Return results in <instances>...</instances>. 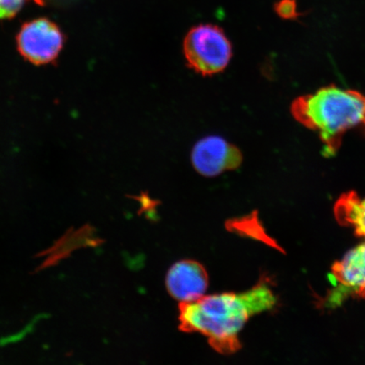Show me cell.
Returning <instances> with one entry per match:
<instances>
[{
  "instance_id": "9c48e42d",
  "label": "cell",
  "mask_w": 365,
  "mask_h": 365,
  "mask_svg": "<svg viewBox=\"0 0 365 365\" xmlns=\"http://www.w3.org/2000/svg\"><path fill=\"white\" fill-rule=\"evenodd\" d=\"M29 0H0V20H8L15 17L22 7ZM31 1L44 6V0H31Z\"/></svg>"
},
{
  "instance_id": "7a4b0ae2",
  "label": "cell",
  "mask_w": 365,
  "mask_h": 365,
  "mask_svg": "<svg viewBox=\"0 0 365 365\" xmlns=\"http://www.w3.org/2000/svg\"><path fill=\"white\" fill-rule=\"evenodd\" d=\"M297 121L317 132L325 145L326 156H334L349 131L365 136V95L359 91L324 86L300 96L291 105Z\"/></svg>"
},
{
  "instance_id": "8992f818",
  "label": "cell",
  "mask_w": 365,
  "mask_h": 365,
  "mask_svg": "<svg viewBox=\"0 0 365 365\" xmlns=\"http://www.w3.org/2000/svg\"><path fill=\"white\" fill-rule=\"evenodd\" d=\"M331 279L337 284L328 295V307H337L346 297H359L365 290V243L349 251L331 267Z\"/></svg>"
},
{
  "instance_id": "8fae6325",
  "label": "cell",
  "mask_w": 365,
  "mask_h": 365,
  "mask_svg": "<svg viewBox=\"0 0 365 365\" xmlns=\"http://www.w3.org/2000/svg\"><path fill=\"white\" fill-rule=\"evenodd\" d=\"M359 298L365 299V290L362 292V294L359 295Z\"/></svg>"
},
{
  "instance_id": "6da1fadb",
  "label": "cell",
  "mask_w": 365,
  "mask_h": 365,
  "mask_svg": "<svg viewBox=\"0 0 365 365\" xmlns=\"http://www.w3.org/2000/svg\"><path fill=\"white\" fill-rule=\"evenodd\" d=\"M277 298L271 282L262 278L243 293L202 297L180 305V330L207 336L217 353L230 355L241 349L240 332L250 318L276 307Z\"/></svg>"
},
{
  "instance_id": "52a82bcc",
  "label": "cell",
  "mask_w": 365,
  "mask_h": 365,
  "mask_svg": "<svg viewBox=\"0 0 365 365\" xmlns=\"http://www.w3.org/2000/svg\"><path fill=\"white\" fill-rule=\"evenodd\" d=\"M168 294L181 303L202 298L209 286V276L202 264L185 259L173 264L166 276Z\"/></svg>"
},
{
  "instance_id": "3957f363",
  "label": "cell",
  "mask_w": 365,
  "mask_h": 365,
  "mask_svg": "<svg viewBox=\"0 0 365 365\" xmlns=\"http://www.w3.org/2000/svg\"><path fill=\"white\" fill-rule=\"evenodd\" d=\"M182 51L187 66L202 76L225 71L232 57V45L225 31L213 24H200L186 34Z\"/></svg>"
},
{
  "instance_id": "ba28073f",
  "label": "cell",
  "mask_w": 365,
  "mask_h": 365,
  "mask_svg": "<svg viewBox=\"0 0 365 365\" xmlns=\"http://www.w3.org/2000/svg\"><path fill=\"white\" fill-rule=\"evenodd\" d=\"M335 217L339 225L352 228L354 234L365 239V198L349 191L341 195L335 205Z\"/></svg>"
},
{
  "instance_id": "30bf717a",
  "label": "cell",
  "mask_w": 365,
  "mask_h": 365,
  "mask_svg": "<svg viewBox=\"0 0 365 365\" xmlns=\"http://www.w3.org/2000/svg\"><path fill=\"white\" fill-rule=\"evenodd\" d=\"M274 9L277 15L285 20H296L301 15L296 0H279Z\"/></svg>"
},
{
  "instance_id": "5b68a950",
  "label": "cell",
  "mask_w": 365,
  "mask_h": 365,
  "mask_svg": "<svg viewBox=\"0 0 365 365\" xmlns=\"http://www.w3.org/2000/svg\"><path fill=\"white\" fill-rule=\"evenodd\" d=\"M191 163L200 175L212 178L239 168L243 163V154L222 137L209 135L194 145Z\"/></svg>"
},
{
  "instance_id": "277c9868",
  "label": "cell",
  "mask_w": 365,
  "mask_h": 365,
  "mask_svg": "<svg viewBox=\"0 0 365 365\" xmlns=\"http://www.w3.org/2000/svg\"><path fill=\"white\" fill-rule=\"evenodd\" d=\"M16 40L18 52L26 61L43 66L57 61L66 36L56 22L42 17L23 24Z\"/></svg>"
}]
</instances>
